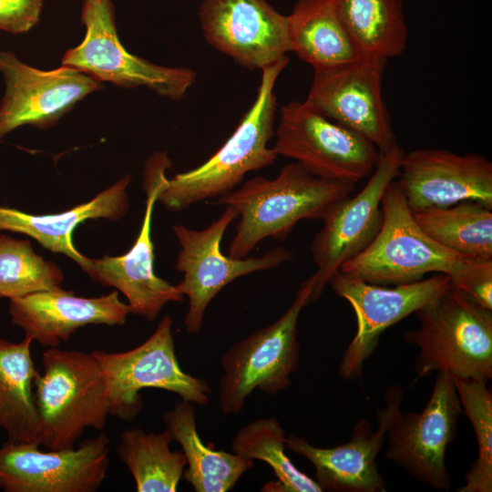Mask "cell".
<instances>
[{
    "mask_svg": "<svg viewBox=\"0 0 492 492\" xmlns=\"http://www.w3.org/2000/svg\"><path fill=\"white\" fill-rule=\"evenodd\" d=\"M354 186L314 176L296 161L284 165L273 179L245 181L211 203L230 206L238 213L228 256L245 258L266 238L284 241L298 221L321 220L332 204L352 194Z\"/></svg>",
    "mask_w": 492,
    "mask_h": 492,
    "instance_id": "cell-1",
    "label": "cell"
},
{
    "mask_svg": "<svg viewBox=\"0 0 492 492\" xmlns=\"http://www.w3.org/2000/svg\"><path fill=\"white\" fill-rule=\"evenodd\" d=\"M288 57L261 69L256 97L224 144L201 165L166 178L157 201L181 211L233 190L252 170L271 166L279 157L268 142L274 135L275 83Z\"/></svg>",
    "mask_w": 492,
    "mask_h": 492,
    "instance_id": "cell-2",
    "label": "cell"
},
{
    "mask_svg": "<svg viewBox=\"0 0 492 492\" xmlns=\"http://www.w3.org/2000/svg\"><path fill=\"white\" fill-rule=\"evenodd\" d=\"M415 313L419 326L406 332L404 340L419 349L417 378L441 371L458 378H492V311L451 283Z\"/></svg>",
    "mask_w": 492,
    "mask_h": 492,
    "instance_id": "cell-3",
    "label": "cell"
},
{
    "mask_svg": "<svg viewBox=\"0 0 492 492\" xmlns=\"http://www.w3.org/2000/svg\"><path fill=\"white\" fill-rule=\"evenodd\" d=\"M34 383L40 446L74 447L84 431L102 430L110 415L107 382L93 353L50 347Z\"/></svg>",
    "mask_w": 492,
    "mask_h": 492,
    "instance_id": "cell-4",
    "label": "cell"
},
{
    "mask_svg": "<svg viewBox=\"0 0 492 492\" xmlns=\"http://www.w3.org/2000/svg\"><path fill=\"white\" fill-rule=\"evenodd\" d=\"M313 275L303 281L285 313L274 323L234 343L220 360L219 404L223 414L241 412L254 390L274 395L292 384L299 367L298 320L311 301Z\"/></svg>",
    "mask_w": 492,
    "mask_h": 492,
    "instance_id": "cell-5",
    "label": "cell"
},
{
    "mask_svg": "<svg viewBox=\"0 0 492 492\" xmlns=\"http://www.w3.org/2000/svg\"><path fill=\"white\" fill-rule=\"evenodd\" d=\"M383 222L375 238L358 255L343 263L342 273L379 285L420 281L426 273L448 277L466 260L439 245L416 224L395 180L384 190Z\"/></svg>",
    "mask_w": 492,
    "mask_h": 492,
    "instance_id": "cell-6",
    "label": "cell"
},
{
    "mask_svg": "<svg viewBox=\"0 0 492 492\" xmlns=\"http://www.w3.org/2000/svg\"><path fill=\"white\" fill-rule=\"evenodd\" d=\"M172 323V318L164 315L154 333L128 351L92 352L107 382L110 415L124 421L135 419L143 408L139 393L145 388L165 390L198 405L210 403L208 383L184 372L179 364Z\"/></svg>",
    "mask_w": 492,
    "mask_h": 492,
    "instance_id": "cell-7",
    "label": "cell"
},
{
    "mask_svg": "<svg viewBox=\"0 0 492 492\" xmlns=\"http://www.w3.org/2000/svg\"><path fill=\"white\" fill-rule=\"evenodd\" d=\"M272 149L314 176L356 184L371 174L378 149L360 134L328 118L307 102L292 101L280 110Z\"/></svg>",
    "mask_w": 492,
    "mask_h": 492,
    "instance_id": "cell-8",
    "label": "cell"
},
{
    "mask_svg": "<svg viewBox=\"0 0 492 492\" xmlns=\"http://www.w3.org/2000/svg\"><path fill=\"white\" fill-rule=\"evenodd\" d=\"M81 21L83 41L68 49L62 66L76 68L99 82L121 87H146L161 97L181 99L194 84L196 73L188 67H169L132 55L117 32L111 0H84Z\"/></svg>",
    "mask_w": 492,
    "mask_h": 492,
    "instance_id": "cell-9",
    "label": "cell"
},
{
    "mask_svg": "<svg viewBox=\"0 0 492 492\" xmlns=\"http://www.w3.org/2000/svg\"><path fill=\"white\" fill-rule=\"evenodd\" d=\"M237 218V211L226 206L223 213L205 229L172 226L180 245L175 269L183 273V279L175 286L189 299L184 319L189 333L200 332L209 304L226 285L250 273L277 268L293 258L291 251L281 246L260 257L235 259L224 255L220 251L222 237Z\"/></svg>",
    "mask_w": 492,
    "mask_h": 492,
    "instance_id": "cell-10",
    "label": "cell"
},
{
    "mask_svg": "<svg viewBox=\"0 0 492 492\" xmlns=\"http://www.w3.org/2000/svg\"><path fill=\"white\" fill-rule=\"evenodd\" d=\"M404 150L396 143L380 153L376 167L364 187L354 196L332 204L323 218V227L313 237L311 250L317 270L311 301L318 299L330 278L375 238L383 222L381 200L400 170Z\"/></svg>",
    "mask_w": 492,
    "mask_h": 492,
    "instance_id": "cell-11",
    "label": "cell"
},
{
    "mask_svg": "<svg viewBox=\"0 0 492 492\" xmlns=\"http://www.w3.org/2000/svg\"><path fill=\"white\" fill-rule=\"evenodd\" d=\"M462 414L453 376L437 372L424 409L418 413L400 411L390 425L384 457L435 490L449 491L446 453L456 438Z\"/></svg>",
    "mask_w": 492,
    "mask_h": 492,
    "instance_id": "cell-12",
    "label": "cell"
},
{
    "mask_svg": "<svg viewBox=\"0 0 492 492\" xmlns=\"http://www.w3.org/2000/svg\"><path fill=\"white\" fill-rule=\"evenodd\" d=\"M333 291L354 309L357 329L338 366L344 380L359 379L365 361L374 352L380 335L415 313L450 284L444 273L393 287L366 282L336 272L329 280Z\"/></svg>",
    "mask_w": 492,
    "mask_h": 492,
    "instance_id": "cell-13",
    "label": "cell"
},
{
    "mask_svg": "<svg viewBox=\"0 0 492 492\" xmlns=\"http://www.w3.org/2000/svg\"><path fill=\"white\" fill-rule=\"evenodd\" d=\"M171 162L166 151L155 152L144 166L145 212L132 247L120 256L89 259L86 272L103 286L114 287L127 298L130 313L155 321L170 302H182L184 295L175 285L154 272V245L151 238L152 214L158 194Z\"/></svg>",
    "mask_w": 492,
    "mask_h": 492,
    "instance_id": "cell-14",
    "label": "cell"
},
{
    "mask_svg": "<svg viewBox=\"0 0 492 492\" xmlns=\"http://www.w3.org/2000/svg\"><path fill=\"white\" fill-rule=\"evenodd\" d=\"M109 437L101 433L77 446L47 451L36 443L6 440L0 446L5 492H95L107 477Z\"/></svg>",
    "mask_w": 492,
    "mask_h": 492,
    "instance_id": "cell-15",
    "label": "cell"
},
{
    "mask_svg": "<svg viewBox=\"0 0 492 492\" xmlns=\"http://www.w3.org/2000/svg\"><path fill=\"white\" fill-rule=\"evenodd\" d=\"M386 63L384 58L361 56L338 67L315 70L304 101L384 152L397 143L382 95Z\"/></svg>",
    "mask_w": 492,
    "mask_h": 492,
    "instance_id": "cell-16",
    "label": "cell"
},
{
    "mask_svg": "<svg viewBox=\"0 0 492 492\" xmlns=\"http://www.w3.org/2000/svg\"><path fill=\"white\" fill-rule=\"evenodd\" d=\"M0 73L5 82L0 102V139L23 125L53 126L101 82L76 68L49 71L32 67L10 51H0Z\"/></svg>",
    "mask_w": 492,
    "mask_h": 492,
    "instance_id": "cell-17",
    "label": "cell"
},
{
    "mask_svg": "<svg viewBox=\"0 0 492 492\" xmlns=\"http://www.w3.org/2000/svg\"><path fill=\"white\" fill-rule=\"evenodd\" d=\"M403 386L394 384L385 393V404L376 408L377 426L373 431L369 420L360 419L351 439L342 445L323 448L305 438L290 435L286 447L305 457L315 469V481L323 491L384 492L386 482L377 469L375 458L381 451L386 432L401 410Z\"/></svg>",
    "mask_w": 492,
    "mask_h": 492,
    "instance_id": "cell-18",
    "label": "cell"
},
{
    "mask_svg": "<svg viewBox=\"0 0 492 492\" xmlns=\"http://www.w3.org/2000/svg\"><path fill=\"white\" fill-rule=\"evenodd\" d=\"M199 18L206 41L250 70H261L290 52L288 16L267 0H203Z\"/></svg>",
    "mask_w": 492,
    "mask_h": 492,
    "instance_id": "cell-19",
    "label": "cell"
},
{
    "mask_svg": "<svg viewBox=\"0 0 492 492\" xmlns=\"http://www.w3.org/2000/svg\"><path fill=\"white\" fill-rule=\"evenodd\" d=\"M396 181L412 212L474 200L492 209V163L477 153L404 152Z\"/></svg>",
    "mask_w": 492,
    "mask_h": 492,
    "instance_id": "cell-20",
    "label": "cell"
},
{
    "mask_svg": "<svg viewBox=\"0 0 492 492\" xmlns=\"http://www.w3.org/2000/svg\"><path fill=\"white\" fill-rule=\"evenodd\" d=\"M130 313L118 292L86 298L63 288L11 299V323L46 347H57L87 324L122 325Z\"/></svg>",
    "mask_w": 492,
    "mask_h": 492,
    "instance_id": "cell-21",
    "label": "cell"
},
{
    "mask_svg": "<svg viewBox=\"0 0 492 492\" xmlns=\"http://www.w3.org/2000/svg\"><path fill=\"white\" fill-rule=\"evenodd\" d=\"M130 180V175L127 174L91 200L56 214L34 215L0 205V231L32 237L45 249L72 259L86 272L89 258L74 246L72 233L87 220H117L124 217L129 208L127 190Z\"/></svg>",
    "mask_w": 492,
    "mask_h": 492,
    "instance_id": "cell-22",
    "label": "cell"
},
{
    "mask_svg": "<svg viewBox=\"0 0 492 492\" xmlns=\"http://www.w3.org/2000/svg\"><path fill=\"white\" fill-rule=\"evenodd\" d=\"M163 422L186 457L183 478L196 492H227L241 476L251 469L253 461L235 453L214 450L205 445L197 430L194 404L181 400L163 414Z\"/></svg>",
    "mask_w": 492,
    "mask_h": 492,
    "instance_id": "cell-23",
    "label": "cell"
},
{
    "mask_svg": "<svg viewBox=\"0 0 492 492\" xmlns=\"http://www.w3.org/2000/svg\"><path fill=\"white\" fill-rule=\"evenodd\" d=\"M287 16L290 52L314 71L338 67L361 57L332 0H298Z\"/></svg>",
    "mask_w": 492,
    "mask_h": 492,
    "instance_id": "cell-24",
    "label": "cell"
},
{
    "mask_svg": "<svg viewBox=\"0 0 492 492\" xmlns=\"http://www.w3.org/2000/svg\"><path fill=\"white\" fill-rule=\"evenodd\" d=\"M33 342L27 335L18 343L0 337V428L9 441L39 445L34 395L38 371L31 356Z\"/></svg>",
    "mask_w": 492,
    "mask_h": 492,
    "instance_id": "cell-25",
    "label": "cell"
},
{
    "mask_svg": "<svg viewBox=\"0 0 492 492\" xmlns=\"http://www.w3.org/2000/svg\"><path fill=\"white\" fill-rule=\"evenodd\" d=\"M361 56L388 59L406 48L403 0H332Z\"/></svg>",
    "mask_w": 492,
    "mask_h": 492,
    "instance_id": "cell-26",
    "label": "cell"
},
{
    "mask_svg": "<svg viewBox=\"0 0 492 492\" xmlns=\"http://www.w3.org/2000/svg\"><path fill=\"white\" fill-rule=\"evenodd\" d=\"M430 239L457 254L492 259V209L474 200L412 212Z\"/></svg>",
    "mask_w": 492,
    "mask_h": 492,
    "instance_id": "cell-27",
    "label": "cell"
},
{
    "mask_svg": "<svg viewBox=\"0 0 492 492\" xmlns=\"http://www.w3.org/2000/svg\"><path fill=\"white\" fill-rule=\"evenodd\" d=\"M165 428L155 434L139 427L126 429L117 446L119 459L130 472L138 492H175L187 466L182 451H172Z\"/></svg>",
    "mask_w": 492,
    "mask_h": 492,
    "instance_id": "cell-28",
    "label": "cell"
},
{
    "mask_svg": "<svg viewBox=\"0 0 492 492\" xmlns=\"http://www.w3.org/2000/svg\"><path fill=\"white\" fill-rule=\"evenodd\" d=\"M285 432L277 418L271 416L251 421L241 427L231 440V450L250 460L268 464L278 481L266 486V491L322 492L315 479L300 471L285 453Z\"/></svg>",
    "mask_w": 492,
    "mask_h": 492,
    "instance_id": "cell-29",
    "label": "cell"
},
{
    "mask_svg": "<svg viewBox=\"0 0 492 492\" xmlns=\"http://www.w3.org/2000/svg\"><path fill=\"white\" fill-rule=\"evenodd\" d=\"M63 282L59 266L38 255L28 240L0 233V298L59 289Z\"/></svg>",
    "mask_w": 492,
    "mask_h": 492,
    "instance_id": "cell-30",
    "label": "cell"
},
{
    "mask_svg": "<svg viewBox=\"0 0 492 492\" xmlns=\"http://www.w3.org/2000/svg\"><path fill=\"white\" fill-rule=\"evenodd\" d=\"M453 376V375H452ZM463 414L477 437L478 455L458 492L492 491V394L485 381L453 376Z\"/></svg>",
    "mask_w": 492,
    "mask_h": 492,
    "instance_id": "cell-31",
    "label": "cell"
},
{
    "mask_svg": "<svg viewBox=\"0 0 492 492\" xmlns=\"http://www.w3.org/2000/svg\"><path fill=\"white\" fill-rule=\"evenodd\" d=\"M449 278L467 298L492 311V259L466 258Z\"/></svg>",
    "mask_w": 492,
    "mask_h": 492,
    "instance_id": "cell-32",
    "label": "cell"
},
{
    "mask_svg": "<svg viewBox=\"0 0 492 492\" xmlns=\"http://www.w3.org/2000/svg\"><path fill=\"white\" fill-rule=\"evenodd\" d=\"M43 0H0V30L24 34L39 21Z\"/></svg>",
    "mask_w": 492,
    "mask_h": 492,
    "instance_id": "cell-33",
    "label": "cell"
}]
</instances>
